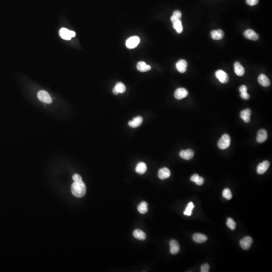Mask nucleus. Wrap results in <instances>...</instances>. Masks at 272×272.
I'll use <instances>...</instances> for the list:
<instances>
[{
  "mask_svg": "<svg viewBox=\"0 0 272 272\" xmlns=\"http://www.w3.org/2000/svg\"><path fill=\"white\" fill-rule=\"evenodd\" d=\"M71 192L74 196L77 197H83L86 192V186L82 180L74 181L71 186Z\"/></svg>",
  "mask_w": 272,
  "mask_h": 272,
  "instance_id": "obj_1",
  "label": "nucleus"
},
{
  "mask_svg": "<svg viewBox=\"0 0 272 272\" xmlns=\"http://www.w3.org/2000/svg\"><path fill=\"white\" fill-rule=\"evenodd\" d=\"M230 137L229 135L225 134L220 139L218 142V147L220 149L224 150L229 147L230 145Z\"/></svg>",
  "mask_w": 272,
  "mask_h": 272,
  "instance_id": "obj_2",
  "label": "nucleus"
},
{
  "mask_svg": "<svg viewBox=\"0 0 272 272\" xmlns=\"http://www.w3.org/2000/svg\"><path fill=\"white\" fill-rule=\"evenodd\" d=\"M140 42V38L137 36L130 37L126 41V46L129 49H133L138 46Z\"/></svg>",
  "mask_w": 272,
  "mask_h": 272,
  "instance_id": "obj_3",
  "label": "nucleus"
},
{
  "mask_svg": "<svg viewBox=\"0 0 272 272\" xmlns=\"http://www.w3.org/2000/svg\"><path fill=\"white\" fill-rule=\"evenodd\" d=\"M37 97L40 100L46 104H51L52 98L49 93L45 90H40L37 94Z\"/></svg>",
  "mask_w": 272,
  "mask_h": 272,
  "instance_id": "obj_4",
  "label": "nucleus"
},
{
  "mask_svg": "<svg viewBox=\"0 0 272 272\" xmlns=\"http://www.w3.org/2000/svg\"><path fill=\"white\" fill-rule=\"evenodd\" d=\"M215 76L219 81L223 84H226L229 81V76L226 72L223 70H219L215 72Z\"/></svg>",
  "mask_w": 272,
  "mask_h": 272,
  "instance_id": "obj_5",
  "label": "nucleus"
},
{
  "mask_svg": "<svg viewBox=\"0 0 272 272\" xmlns=\"http://www.w3.org/2000/svg\"><path fill=\"white\" fill-rule=\"evenodd\" d=\"M253 239L250 236H246L240 241V247L243 250H247L251 247L253 244Z\"/></svg>",
  "mask_w": 272,
  "mask_h": 272,
  "instance_id": "obj_6",
  "label": "nucleus"
},
{
  "mask_svg": "<svg viewBox=\"0 0 272 272\" xmlns=\"http://www.w3.org/2000/svg\"><path fill=\"white\" fill-rule=\"evenodd\" d=\"M188 91L184 88H179L175 90L174 97L178 100H181L188 95Z\"/></svg>",
  "mask_w": 272,
  "mask_h": 272,
  "instance_id": "obj_7",
  "label": "nucleus"
},
{
  "mask_svg": "<svg viewBox=\"0 0 272 272\" xmlns=\"http://www.w3.org/2000/svg\"><path fill=\"white\" fill-rule=\"evenodd\" d=\"M270 166V162L268 161H264L263 162L260 163L256 169L257 173L259 174H263L266 172Z\"/></svg>",
  "mask_w": 272,
  "mask_h": 272,
  "instance_id": "obj_8",
  "label": "nucleus"
},
{
  "mask_svg": "<svg viewBox=\"0 0 272 272\" xmlns=\"http://www.w3.org/2000/svg\"><path fill=\"white\" fill-rule=\"evenodd\" d=\"M194 155V152L192 149L183 150L180 152V156L181 158L189 160L192 159Z\"/></svg>",
  "mask_w": 272,
  "mask_h": 272,
  "instance_id": "obj_9",
  "label": "nucleus"
},
{
  "mask_svg": "<svg viewBox=\"0 0 272 272\" xmlns=\"http://www.w3.org/2000/svg\"><path fill=\"white\" fill-rule=\"evenodd\" d=\"M268 138L267 132L265 129H261L258 131L256 137V141L259 143L265 142Z\"/></svg>",
  "mask_w": 272,
  "mask_h": 272,
  "instance_id": "obj_10",
  "label": "nucleus"
},
{
  "mask_svg": "<svg viewBox=\"0 0 272 272\" xmlns=\"http://www.w3.org/2000/svg\"><path fill=\"white\" fill-rule=\"evenodd\" d=\"M188 66V63L185 60L181 59L177 62L176 67L178 72L181 73H183L186 71V68Z\"/></svg>",
  "mask_w": 272,
  "mask_h": 272,
  "instance_id": "obj_11",
  "label": "nucleus"
},
{
  "mask_svg": "<svg viewBox=\"0 0 272 272\" xmlns=\"http://www.w3.org/2000/svg\"><path fill=\"white\" fill-rule=\"evenodd\" d=\"M244 35L246 38L252 40H256L259 38V36L255 31L251 29H247L244 32Z\"/></svg>",
  "mask_w": 272,
  "mask_h": 272,
  "instance_id": "obj_12",
  "label": "nucleus"
},
{
  "mask_svg": "<svg viewBox=\"0 0 272 272\" xmlns=\"http://www.w3.org/2000/svg\"><path fill=\"white\" fill-rule=\"evenodd\" d=\"M170 253L175 255L180 251V247L178 242L175 240H171L169 243Z\"/></svg>",
  "mask_w": 272,
  "mask_h": 272,
  "instance_id": "obj_13",
  "label": "nucleus"
},
{
  "mask_svg": "<svg viewBox=\"0 0 272 272\" xmlns=\"http://www.w3.org/2000/svg\"><path fill=\"white\" fill-rule=\"evenodd\" d=\"M158 175L161 180H163L166 178H168L170 176V170L166 167L160 169L158 171Z\"/></svg>",
  "mask_w": 272,
  "mask_h": 272,
  "instance_id": "obj_14",
  "label": "nucleus"
},
{
  "mask_svg": "<svg viewBox=\"0 0 272 272\" xmlns=\"http://www.w3.org/2000/svg\"><path fill=\"white\" fill-rule=\"evenodd\" d=\"M143 119L142 117L141 116H136L134 118L132 121H130L129 122V126L130 127L135 128V127H138L139 126H141L143 122Z\"/></svg>",
  "mask_w": 272,
  "mask_h": 272,
  "instance_id": "obj_15",
  "label": "nucleus"
},
{
  "mask_svg": "<svg viewBox=\"0 0 272 272\" xmlns=\"http://www.w3.org/2000/svg\"><path fill=\"white\" fill-rule=\"evenodd\" d=\"M251 110L249 108L243 110L240 113V118L244 120L245 123H249L250 121V116H251Z\"/></svg>",
  "mask_w": 272,
  "mask_h": 272,
  "instance_id": "obj_16",
  "label": "nucleus"
},
{
  "mask_svg": "<svg viewBox=\"0 0 272 272\" xmlns=\"http://www.w3.org/2000/svg\"><path fill=\"white\" fill-rule=\"evenodd\" d=\"M224 36V33L223 30H213L211 32V37L214 40H220L223 38Z\"/></svg>",
  "mask_w": 272,
  "mask_h": 272,
  "instance_id": "obj_17",
  "label": "nucleus"
},
{
  "mask_svg": "<svg viewBox=\"0 0 272 272\" xmlns=\"http://www.w3.org/2000/svg\"><path fill=\"white\" fill-rule=\"evenodd\" d=\"M234 72L238 76H242L244 74L245 70L240 63L236 62L235 63L234 65Z\"/></svg>",
  "mask_w": 272,
  "mask_h": 272,
  "instance_id": "obj_18",
  "label": "nucleus"
},
{
  "mask_svg": "<svg viewBox=\"0 0 272 272\" xmlns=\"http://www.w3.org/2000/svg\"><path fill=\"white\" fill-rule=\"evenodd\" d=\"M258 81L262 86L268 87L270 85V81L269 78L265 74H261L258 77Z\"/></svg>",
  "mask_w": 272,
  "mask_h": 272,
  "instance_id": "obj_19",
  "label": "nucleus"
},
{
  "mask_svg": "<svg viewBox=\"0 0 272 272\" xmlns=\"http://www.w3.org/2000/svg\"><path fill=\"white\" fill-rule=\"evenodd\" d=\"M193 239L196 243L201 244L206 241L208 238L206 236L201 233H196L193 236Z\"/></svg>",
  "mask_w": 272,
  "mask_h": 272,
  "instance_id": "obj_20",
  "label": "nucleus"
},
{
  "mask_svg": "<svg viewBox=\"0 0 272 272\" xmlns=\"http://www.w3.org/2000/svg\"><path fill=\"white\" fill-rule=\"evenodd\" d=\"M137 69L140 72H145L151 70L150 66L147 65L144 62H139L138 63L137 65Z\"/></svg>",
  "mask_w": 272,
  "mask_h": 272,
  "instance_id": "obj_21",
  "label": "nucleus"
},
{
  "mask_svg": "<svg viewBox=\"0 0 272 272\" xmlns=\"http://www.w3.org/2000/svg\"><path fill=\"white\" fill-rule=\"evenodd\" d=\"M59 34L60 37L64 39L70 40L72 38L70 35V30L65 28L60 29Z\"/></svg>",
  "mask_w": 272,
  "mask_h": 272,
  "instance_id": "obj_22",
  "label": "nucleus"
},
{
  "mask_svg": "<svg viewBox=\"0 0 272 272\" xmlns=\"http://www.w3.org/2000/svg\"><path fill=\"white\" fill-rule=\"evenodd\" d=\"M147 169V167L146 164H145L144 162H141L137 164L135 170L136 171L138 174H142L146 171Z\"/></svg>",
  "mask_w": 272,
  "mask_h": 272,
  "instance_id": "obj_23",
  "label": "nucleus"
},
{
  "mask_svg": "<svg viewBox=\"0 0 272 272\" xmlns=\"http://www.w3.org/2000/svg\"><path fill=\"white\" fill-rule=\"evenodd\" d=\"M133 235L136 238L140 240H145L146 238V235L143 231L140 229H136L133 232Z\"/></svg>",
  "mask_w": 272,
  "mask_h": 272,
  "instance_id": "obj_24",
  "label": "nucleus"
},
{
  "mask_svg": "<svg viewBox=\"0 0 272 272\" xmlns=\"http://www.w3.org/2000/svg\"><path fill=\"white\" fill-rule=\"evenodd\" d=\"M191 181L196 183L197 185L198 186H202L204 183V179L202 177H199L197 174H194L191 177Z\"/></svg>",
  "mask_w": 272,
  "mask_h": 272,
  "instance_id": "obj_25",
  "label": "nucleus"
},
{
  "mask_svg": "<svg viewBox=\"0 0 272 272\" xmlns=\"http://www.w3.org/2000/svg\"><path fill=\"white\" fill-rule=\"evenodd\" d=\"M173 27L178 34H181L183 30V27L180 19H178L173 23Z\"/></svg>",
  "mask_w": 272,
  "mask_h": 272,
  "instance_id": "obj_26",
  "label": "nucleus"
},
{
  "mask_svg": "<svg viewBox=\"0 0 272 272\" xmlns=\"http://www.w3.org/2000/svg\"><path fill=\"white\" fill-rule=\"evenodd\" d=\"M138 210L140 213H146L148 212V204L145 201L141 203L138 206Z\"/></svg>",
  "mask_w": 272,
  "mask_h": 272,
  "instance_id": "obj_27",
  "label": "nucleus"
},
{
  "mask_svg": "<svg viewBox=\"0 0 272 272\" xmlns=\"http://www.w3.org/2000/svg\"><path fill=\"white\" fill-rule=\"evenodd\" d=\"M115 88L119 93H124L126 90V86L121 82H118L116 83Z\"/></svg>",
  "mask_w": 272,
  "mask_h": 272,
  "instance_id": "obj_28",
  "label": "nucleus"
},
{
  "mask_svg": "<svg viewBox=\"0 0 272 272\" xmlns=\"http://www.w3.org/2000/svg\"><path fill=\"white\" fill-rule=\"evenodd\" d=\"M194 205L192 202H190L188 204V206L186 209L185 211L184 212V214L187 216H191L192 212V210L194 208Z\"/></svg>",
  "mask_w": 272,
  "mask_h": 272,
  "instance_id": "obj_29",
  "label": "nucleus"
},
{
  "mask_svg": "<svg viewBox=\"0 0 272 272\" xmlns=\"http://www.w3.org/2000/svg\"><path fill=\"white\" fill-rule=\"evenodd\" d=\"M222 195H223V197L227 199V200H231L232 197H233L232 193H231L230 190L229 189H224L223 191V193H222Z\"/></svg>",
  "mask_w": 272,
  "mask_h": 272,
  "instance_id": "obj_30",
  "label": "nucleus"
},
{
  "mask_svg": "<svg viewBox=\"0 0 272 272\" xmlns=\"http://www.w3.org/2000/svg\"><path fill=\"white\" fill-rule=\"evenodd\" d=\"M227 225L228 227L230 229H231L232 230H234L236 227L235 222L231 218H228L227 221Z\"/></svg>",
  "mask_w": 272,
  "mask_h": 272,
  "instance_id": "obj_31",
  "label": "nucleus"
},
{
  "mask_svg": "<svg viewBox=\"0 0 272 272\" xmlns=\"http://www.w3.org/2000/svg\"><path fill=\"white\" fill-rule=\"evenodd\" d=\"M210 270V266L208 264H205L202 266H201V269H200V272H208Z\"/></svg>",
  "mask_w": 272,
  "mask_h": 272,
  "instance_id": "obj_32",
  "label": "nucleus"
},
{
  "mask_svg": "<svg viewBox=\"0 0 272 272\" xmlns=\"http://www.w3.org/2000/svg\"><path fill=\"white\" fill-rule=\"evenodd\" d=\"M247 4L250 6H255L259 3V0H246Z\"/></svg>",
  "mask_w": 272,
  "mask_h": 272,
  "instance_id": "obj_33",
  "label": "nucleus"
},
{
  "mask_svg": "<svg viewBox=\"0 0 272 272\" xmlns=\"http://www.w3.org/2000/svg\"><path fill=\"white\" fill-rule=\"evenodd\" d=\"M240 96L244 100H248L250 98V95L247 93V92L240 93Z\"/></svg>",
  "mask_w": 272,
  "mask_h": 272,
  "instance_id": "obj_34",
  "label": "nucleus"
},
{
  "mask_svg": "<svg viewBox=\"0 0 272 272\" xmlns=\"http://www.w3.org/2000/svg\"><path fill=\"white\" fill-rule=\"evenodd\" d=\"M173 15H174V16L176 17L178 19H180L181 16H182V14H181V12L179 11V10H176V11H174V12Z\"/></svg>",
  "mask_w": 272,
  "mask_h": 272,
  "instance_id": "obj_35",
  "label": "nucleus"
},
{
  "mask_svg": "<svg viewBox=\"0 0 272 272\" xmlns=\"http://www.w3.org/2000/svg\"><path fill=\"white\" fill-rule=\"evenodd\" d=\"M73 179L74 181H80V180H82V177H81L79 174H75L73 176Z\"/></svg>",
  "mask_w": 272,
  "mask_h": 272,
  "instance_id": "obj_36",
  "label": "nucleus"
},
{
  "mask_svg": "<svg viewBox=\"0 0 272 272\" xmlns=\"http://www.w3.org/2000/svg\"><path fill=\"white\" fill-rule=\"evenodd\" d=\"M239 91L240 92H247V86L245 85H242V86H240L239 87Z\"/></svg>",
  "mask_w": 272,
  "mask_h": 272,
  "instance_id": "obj_37",
  "label": "nucleus"
},
{
  "mask_svg": "<svg viewBox=\"0 0 272 272\" xmlns=\"http://www.w3.org/2000/svg\"><path fill=\"white\" fill-rule=\"evenodd\" d=\"M70 35L71 37H75L76 36V33H75L74 31H72V30H70Z\"/></svg>",
  "mask_w": 272,
  "mask_h": 272,
  "instance_id": "obj_38",
  "label": "nucleus"
},
{
  "mask_svg": "<svg viewBox=\"0 0 272 272\" xmlns=\"http://www.w3.org/2000/svg\"><path fill=\"white\" fill-rule=\"evenodd\" d=\"M113 93H114L115 94H116V95H118V94L119 93L118 92V91L116 90V88H115V87L113 88Z\"/></svg>",
  "mask_w": 272,
  "mask_h": 272,
  "instance_id": "obj_39",
  "label": "nucleus"
}]
</instances>
